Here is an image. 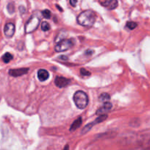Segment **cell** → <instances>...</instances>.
Returning a JSON list of instances; mask_svg holds the SVG:
<instances>
[{"label": "cell", "instance_id": "19", "mask_svg": "<svg viewBox=\"0 0 150 150\" xmlns=\"http://www.w3.org/2000/svg\"><path fill=\"white\" fill-rule=\"evenodd\" d=\"M42 14H43V16H44V18H47V19L51 18V12H50L49 10H44V11L42 12Z\"/></svg>", "mask_w": 150, "mask_h": 150}, {"label": "cell", "instance_id": "8", "mask_svg": "<svg viewBox=\"0 0 150 150\" xmlns=\"http://www.w3.org/2000/svg\"><path fill=\"white\" fill-rule=\"evenodd\" d=\"M111 108H112V104H111L110 102H105L103 106H102L100 108H99V109L97 110L96 114L99 115V116H100V115L106 114V112H109V111L111 110Z\"/></svg>", "mask_w": 150, "mask_h": 150}, {"label": "cell", "instance_id": "14", "mask_svg": "<svg viewBox=\"0 0 150 150\" xmlns=\"http://www.w3.org/2000/svg\"><path fill=\"white\" fill-rule=\"evenodd\" d=\"M13 59V55L9 52H7L2 56V60L5 63H8Z\"/></svg>", "mask_w": 150, "mask_h": 150}, {"label": "cell", "instance_id": "1", "mask_svg": "<svg viewBox=\"0 0 150 150\" xmlns=\"http://www.w3.org/2000/svg\"><path fill=\"white\" fill-rule=\"evenodd\" d=\"M96 21V14L93 11L88 10L82 12L77 16V22L80 25L86 27H91Z\"/></svg>", "mask_w": 150, "mask_h": 150}, {"label": "cell", "instance_id": "23", "mask_svg": "<svg viewBox=\"0 0 150 150\" xmlns=\"http://www.w3.org/2000/svg\"><path fill=\"white\" fill-rule=\"evenodd\" d=\"M93 50H87V51H86V54H93Z\"/></svg>", "mask_w": 150, "mask_h": 150}, {"label": "cell", "instance_id": "22", "mask_svg": "<svg viewBox=\"0 0 150 150\" xmlns=\"http://www.w3.org/2000/svg\"><path fill=\"white\" fill-rule=\"evenodd\" d=\"M77 0H70V4L72 7H75L77 5Z\"/></svg>", "mask_w": 150, "mask_h": 150}, {"label": "cell", "instance_id": "21", "mask_svg": "<svg viewBox=\"0 0 150 150\" xmlns=\"http://www.w3.org/2000/svg\"><path fill=\"white\" fill-rule=\"evenodd\" d=\"M19 11L21 14H24L26 13V8L24 6H20L19 7Z\"/></svg>", "mask_w": 150, "mask_h": 150}, {"label": "cell", "instance_id": "24", "mask_svg": "<svg viewBox=\"0 0 150 150\" xmlns=\"http://www.w3.org/2000/svg\"><path fill=\"white\" fill-rule=\"evenodd\" d=\"M63 150H69V145H66V146H65V148L63 149Z\"/></svg>", "mask_w": 150, "mask_h": 150}, {"label": "cell", "instance_id": "2", "mask_svg": "<svg viewBox=\"0 0 150 150\" xmlns=\"http://www.w3.org/2000/svg\"><path fill=\"white\" fill-rule=\"evenodd\" d=\"M74 102L79 109H85L88 104V97L84 91H77L74 94Z\"/></svg>", "mask_w": 150, "mask_h": 150}, {"label": "cell", "instance_id": "12", "mask_svg": "<svg viewBox=\"0 0 150 150\" xmlns=\"http://www.w3.org/2000/svg\"><path fill=\"white\" fill-rule=\"evenodd\" d=\"M107 118H108V115L107 114L100 115V116H98V117L95 119L94 122H92V124H93V125H96V124L101 123V122H102L103 121H105V119H107Z\"/></svg>", "mask_w": 150, "mask_h": 150}, {"label": "cell", "instance_id": "5", "mask_svg": "<svg viewBox=\"0 0 150 150\" xmlns=\"http://www.w3.org/2000/svg\"><path fill=\"white\" fill-rule=\"evenodd\" d=\"M29 71L28 68H21V69H11L9 71V74L12 77H21L22 75L26 74Z\"/></svg>", "mask_w": 150, "mask_h": 150}, {"label": "cell", "instance_id": "3", "mask_svg": "<svg viewBox=\"0 0 150 150\" xmlns=\"http://www.w3.org/2000/svg\"><path fill=\"white\" fill-rule=\"evenodd\" d=\"M40 18L36 16H33L30 19L27 21L25 25V32L26 33H31L34 32L38 27L39 26Z\"/></svg>", "mask_w": 150, "mask_h": 150}, {"label": "cell", "instance_id": "9", "mask_svg": "<svg viewBox=\"0 0 150 150\" xmlns=\"http://www.w3.org/2000/svg\"><path fill=\"white\" fill-rule=\"evenodd\" d=\"M101 4L108 10H113L117 8L118 1L117 0H105L103 2H101Z\"/></svg>", "mask_w": 150, "mask_h": 150}, {"label": "cell", "instance_id": "25", "mask_svg": "<svg viewBox=\"0 0 150 150\" xmlns=\"http://www.w3.org/2000/svg\"><path fill=\"white\" fill-rule=\"evenodd\" d=\"M56 7H57V8H58V9L60 10V11H61V12H62V11H63V9H62V8H60V7L59 6V5H56Z\"/></svg>", "mask_w": 150, "mask_h": 150}, {"label": "cell", "instance_id": "18", "mask_svg": "<svg viewBox=\"0 0 150 150\" xmlns=\"http://www.w3.org/2000/svg\"><path fill=\"white\" fill-rule=\"evenodd\" d=\"M93 125L92 123L88 124V125L85 126L84 128H83V130H82V132H81L82 134H85V133H86V132H88V131L90 130L91 129L92 127H93Z\"/></svg>", "mask_w": 150, "mask_h": 150}, {"label": "cell", "instance_id": "20", "mask_svg": "<svg viewBox=\"0 0 150 150\" xmlns=\"http://www.w3.org/2000/svg\"><path fill=\"white\" fill-rule=\"evenodd\" d=\"M80 74H81V75H83V76H89V75H91V72L87 71L86 69H83V68L80 69Z\"/></svg>", "mask_w": 150, "mask_h": 150}, {"label": "cell", "instance_id": "11", "mask_svg": "<svg viewBox=\"0 0 150 150\" xmlns=\"http://www.w3.org/2000/svg\"><path fill=\"white\" fill-rule=\"evenodd\" d=\"M81 124H82V118L81 117H79L78 119H77L74 122L72 123V125H71V127H70V131L71 132H73V131L76 130L77 128L80 127L81 126Z\"/></svg>", "mask_w": 150, "mask_h": 150}, {"label": "cell", "instance_id": "7", "mask_svg": "<svg viewBox=\"0 0 150 150\" xmlns=\"http://www.w3.org/2000/svg\"><path fill=\"white\" fill-rule=\"evenodd\" d=\"M69 83H70V80L63 77H57L54 80V84H55L56 86L60 88L66 87Z\"/></svg>", "mask_w": 150, "mask_h": 150}, {"label": "cell", "instance_id": "13", "mask_svg": "<svg viewBox=\"0 0 150 150\" xmlns=\"http://www.w3.org/2000/svg\"><path fill=\"white\" fill-rule=\"evenodd\" d=\"M110 99V96L107 93H103L99 96V100L101 102H107Z\"/></svg>", "mask_w": 150, "mask_h": 150}, {"label": "cell", "instance_id": "4", "mask_svg": "<svg viewBox=\"0 0 150 150\" xmlns=\"http://www.w3.org/2000/svg\"><path fill=\"white\" fill-rule=\"evenodd\" d=\"M72 46H73V42H72L71 40L64 39L57 43V44L54 47V50L57 52H64L69 50Z\"/></svg>", "mask_w": 150, "mask_h": 150}, {"label": "cell", "instance_id": "10", "mask_svg": "<svg viewBox=\"0 0 150 150\" xmlns=\"http://www.w3.org/2000/svg\"><path fill=\"white\" fill-rule=\"evenodd\" d=\"M50 77V74L48 71L45 69H40L38 71V78L41 82H44L47 80Z\"/></svg>", "mask_w": 150, "mask_h": 150}, {"label": "cell", "instance_id": "16", "mask_svg": "<svg viewBox=\"0 0 150 150\" xmlns=\"http://www.w3.org/2000/svg\"><path fill=\"white\" fill-rule=\"evenodd\" d=\"M137 25H138L137 23L133 22V21H129V22L127 23L126 27H127L128 29H129V30H134V29L137 27Z\"/></svg>", "mask_w": 150, "mask_h": 150}, {"label": "cell", "instance_id": "15", "mask_svg": "<svg viewBox=\"0 0 150 150\" xmlns=\"http://www.w3.org/2000/svg\"><path fill=\"white\" fill-rule=\"evenodd\" d=\"M41 29L43 31H48L50 30V25L47 21H43L41 24Z\"/></svg>", "mask_w": 150, "mask_h": 150}, {"label": "cell", "instance_id": "17", "mask_svg": "<svg viewBox=\"0 0 150 150\" xmlns=\"http://www.w3.org/2000/svg\"><path fill=\"white\" fill-rule=\"evenodd\" d=\"M7 8H8V12H9V13L13 14L14 12H15V6H14V4L12 3V2L8 4Z\"/></svg>", "mask_w": 150, "mask_h": 150}, {"label": "cell", "instance_id": "6", "mask_svg": "<svg viewBox=\"0 0 150 150\" xmlns=\"http://www.w3.org/2000/svg\"><path fill=\"white\" fill-rule=\"evenodd\" d=\"M4 33L7 38H11L15 33V25L13 23H7L4 28Z\"/></svg>", "mask_w": 150, "mask_h": 150}]
</instances>
